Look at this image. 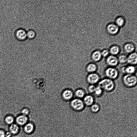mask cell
I'll return each instance as SVG.
<instances>
[{
  "mask_svg": "<svg viewBox=\"0 0 137 137\" xmlns=\"http://www.w3.org/2000/svg\"><path fill=\"white\" fill-rule=\"evenodd\" d=\"M97 85L101 88L104 92L107 93L113 92L116 86L114 81L105 77L101 79Z\"/></svg>",
  "mask_w": 137,
  "mask_h": 137,
  "instance_id": "1",
  "label": "cell"
},
{
  "mask_svg": "<svg viewBox=\"0 0 137 137\" xmlns=\"http://www.w3.org/2000/svg\"><path fill=\"white\" fill-rule=\"evenodd\" d=\"M122 82L126 87L133 88L137 85V77L136 75H124L122 78Z\"/></svg>",
  "mask_w": 137,
  "mask_h": 137,
  "instance_id": "2",
  "label": "cell"
},
{
  "mask_svg": "<svg viewBox=\"0 0 137 137\" xmlns=\"http://www.w3.org/2000/svg\"><path fill=\"white\" fill-rule=\"evenodd\" d=\"M105 77L115 81L118 79L119 72L116 67H107L105 68L104 72Z\"/></svg>",
  "mask_w": 137,
  "mask_h": 137,
  "instance_id": "3",
  "label": "cell"
},
{
  "mask_svg": "<svg viewBox=\"0 0 137 137\" xmlns=\"http://www.w3.org/2000/svg\"><path fill=\"white\" fill-rule=\"evenodd\" d=\"M101 79V76L97 72L88 74L86 77V81L89 85H96Z\"/></svg>",
  "mask_w": 137,
  "mask_h": 137,
  "instance_id": "4",
  "label": "cell"
},
{
  "mask_svg": "<svg viewBox=\"0 0 137 137\" xmlns=\"http://www.w3.org/2000/svg\"><path fill=\"white\" fill-rule=\"evenodd\" d=\"M71 106L73 109L78 111H81L84 109L85 107L82 99L75 98L71 102Z\"/></svg>",
  "mask_w": 137,
  "mask_h": 137,
  "instance_id": "5",
  "label": "cell"
},
{
  "mask_svg": "<svg viewBox=\"0 0 137 137\" xmlns=\"http://www.w3.org/2000/svg\"><path fill=\"white\" fill-rule=\"evenodd\" d=\"M121 70L122 73L124 75H136L137 68L135 66L129 65L122 67Z\"/></svg>",
  "mask_w": 137,
  "mask_h": 137,
  "instance_id": "6",
  "label": "cell"
},
{
  "mask_svg": "<svg viewBox=\"0 0 137 137\" xmlns=\"http://www.w3.org/2000/svg\"><path fill=\"white\" fill-rule=\"evenodd\" d=\"M106 63L108 67H116L119 64L118 58L113 55L110 56L107 58Z\"/></svg>",
  "mask_w": 137,
  "mask_h": 137,
  "instance_id": "7",
  "label": "cell"
},
{
  "mask_svg": "<svg viewBox=\"0 0 137 137\" xmlns=\"http://www.w3.org/2000/svg\"><path fill=\"white\" fill-rule=\"evenodd\" d=\"M82 100L85 107H89L95 103V97L92 94H86Z\"/></svg>",
  "mask_w": 137,
  "mask_h": 137,
  "instance_id": "8",
  "label": "cell"
},
{
  "mask_svg": "<svg viewBox=\"0 0 137 137\" xmlns=\"http://www.w3.org/2000/svg\"><path fill=\"white\" fill-rule=\"evenodd\" d=\"M15 36L17 40L22 41L25 40L27 37V31L23 28H20L17 30Z\"/></svg>",
  "mask_w": 137,
  "mask_h": 137,
  "instance_id": "9",
  "label": "cell"
},
{
  "mask_svg": "<svg viewBox=\"0 0 137 137\" xmlns=\"http://www.w3.org/2000/svg\"><path fill=\"white\" fill-rule=\"evenodd\" d=\"M98 69L97 65L94 63H90L88 64L85 67L86 71L88 74L97 72Z\"/></svg>",
  "mask_w": 137,
  "mask_h": 137,
  "instance_id": "10",
  "label": "cell"
},
{
  "mask_svg": "<svg viewBox=\"0 0 137 137\" xmlns=\"http://www.w3.org/2000/svg\"><path fill=\"white\" fill-rule=\"evenodd\" d=\"M137 63V55L136 53H132L127 57V63L129 65L136 66Z\"/></svg>",
  "mask_w": 137,
  "mask_h": 137,
  "instance_id": "11",
  "label": "cell"
},
{
  "mask_svg": "<svg viewBox=\"0 0 137 137\" xmlns=\"http://www.w3.org/2000/svg\"><path fill=\"white\" fill-rule=\"evenodd\" d=\"M73 92L72 90L66 89L64 90L62 93V96L63 98L67 101L71 99L73 97Z\"/></svg>",
  "mask_w": 137,
  "mask_h": 137,
  "instance_id": "12",
  "label": "cell"
},
{
  "mask_svg": "<svg viewBox=\"0 0 137 137\" xmlns=\"http://www.w3.org/2000/svg\"><path fill=\"white\" fill-rule=\"evenodd\" d=\"M75 94L77 98L82 99L86 95L85 90L82 88H79L76 90Z\"/></svg>",
  "mask_w": 137,
  "mask_h": 137,
  "instance_id": "13",
  "label": "cell"
},
{
  "mask_svg": "<svg viewBox=\"0 0 137 137\" xmlns=\"http://www.w3.org/2000/svg\"><path fill=\"white\" fill-rule=\"evenodd\" d=\"M89 107L90 111L94 114L98 113L101 109L100 105L95 102Z\"/></svg>",
  "mask_w": 137,
  "mask_h": 137,
  "instance_id": "14",
  "label": "cell"
},
{
  "mask_svg": "<svg viewBox=\"0 0 137 137\" xmlns=\"http://www.w3.org/2000/svg\"><path fill=\"white\" fill-rule=\"evenodd\" d=\"M107 30L110 33L115 34L118 32V28L114 24H110L107 27Z\"/></svg>",
  "mask_w": 137,
  "mask_h": 137,
  "instance_id": "15",
  "label": "cell"
},
{
  "mask_svg": "<svg viewBox=\"0 0 137 137\" xmlns=\"http://www.w3.org/2000/svg\"><path fill=\"white\" fill-rule=\"evenodd\" d=\"M16 120L17 123L20 125H23L27 122L28 119L26 116L22 115L17 117Z\"/></svg>",
  "mask_w": 137,
  "mask_h": 137,
  "instance_id": "16",
  "label": "cell"
},
{
  "mask_svg": "<svg viewBox=\"0 0 137 137\" xmlns=\"http://www.w3.org/2000/svg\"><path fill=\"white\" fill-rule=\"evenodd\" d=\"M101 53L100 51H95L92 54V60L95 62H98L101 60L102 57Z\"/></svg>",
  "mask_w": 137,
  "mask_h": 137,
  "instance_id": "17",
  "label": "cell"
},
{
  "mask_svg": "<svg viewBox=\"0 0 137 137\" xmlns=\"http://www.w3.org/2000/svg\"><path fill=\"white\" fill-rule=\"evenodd\" d=\"M104 91L101 88L97 85L94 93L95 96L97 98L101 97L103 94Z\"/></svg>",
  "mask_w": 137,
  "mask_h": 137,
  "instance_id": "18",
  "label": "cell"
},
{
  "mask_svg": "<svg viewBox=\"0 0 137 137\" xmlns=\"http://www.w3.org/2000/svg\"><path fill=\"white\" fill-rule=\"evenodd\" d=\"M27 37L32 40L35 38L36 36V31L33 29H30L27 32Z\"/></svg>",
  "mask_w": 137,
  "mask_h": 137,
  "instance_id": "19",
  "label": "cell"
},
{
  "mask_svg": "<svg viewBox=\"0 0 137 137\" xmlns=\"http://www.w3.org/2000/svg\"><path fill=\"white\" fill-rule=\"evenodd\" d=\"M118 59L119 63L122 65L127 63V57L125 55H121L119 56Z\"/></svg>",
  "mask_w": 137,
  "mask_h": 137,
  "instance_id": "20",
  "label": "cell"
},
{
  "mask_svg": "<svg viewBox=\"0 0 137 137\" xmlns=\"http://www.w3.org/2000/svg\"><path fill=\"white\" fill-rule=\"evenodd\" d=\"M33 125L31 123H29L27 124L24 127V130L26 133H30L32 132L34 129Z\"/></svg>",
  "mask_w": 137,
  "mask_h": 137,
  "instance_id": "21",
  "label": "cell"
},
{
  "mask_svg": "<svg viewBox=\"0 0 137 137\" xmlns=\"http://www.w3.org/2000/svg\"><path fill=\"white\" fill-rule=\"evenodd\" d=\"M19 127L16 124H12L10 127V130L11 133L16 134L18 132L19 130Z\"/></svg>",
  "mask_w": 137,
  "mask_h": 137,
  "instance_id": "22",
  "label": "cell"
},
{
  "mask_svg": "<svg viewBox=\"0 0 137 137\" xmlns=\"http://www.w3.org/2000/svg\"><path fill=\"white\" fill-rule=\"evenodd\" d=\"M96 86L94 85H89L87 87V90L89 94H93Z\"/></svg>",
  "mask_w": 137,
  "mask_h": 137,
  "instance_id": "23",
  "label": "cell"
},
{
  "mask_svg": "<svg viewBox=\"0 0 137 137\" xmlns=\"http://www.w3.org/2000/svg\"><path fill=\"white\" fill-rule=\"evenodd\" d=\"M124 48L126 52L130 53L134 50V47L133 45L131 44H128L125 46Z\"/></svg>",
  "mask_w": 137,
  "mask_h": 137,
  "instance_id": "24",
  "label": "cell"
},
{
  "mask_svg": "<svg viewBox=\"0 0 137 137\" xmlns=\"http://www.w3.org/2000/svg\"><path fill=\"white\" fill-rule=\"evenodd\" d=\"M119 48L117 46H114L111 48L110 49V52L112 54L115 55L117 54L119 52Z\"/></svg>",
  "mask_w": 137,
  "mask_h": 137,
  "instance_id": "25",
  "label": "cell"
},
{
  "mask_svg": "<svg viewBox=\"0 0 137 137\" xmlns=\"http://www.w3.org/2000/svg\"><path fill=\"white\" fill-rule=\"evenodd\" d=\"M5 120L7 123L10 124L13 123L14 119L13 117L11 116H8L6 117Z\"/></svg>",
  "mask_w": 137,
  "mask_h": 137,
  "instance_id": "26",
  "label": "cell"
},
{
  "mask_svg": "<svg viewBox=\"0 0 137 137\" xmlns=\"http://www.w3.org/2000/svg\"><path fill=\"white\" fill-rule=\"evenodd\" d=\"M116 23L118 26H122L123 25L124 23V20L121 18H119L116 20Z\"/></svg>",
  "mask_w": 137,
  "mask_h": 137,
  "instance_id": "27",
  "label": "cell"
},
{
  "mask_svg": "<svg viewBox=\"0 0 137 137\" xmlns=\"http://www.w3.org/2000/svg\"><path fill=\"white\" fill-rule=\"evenodd\" d=\"M29 110L27 108H24L21 111V113L23 115L26 116L29 113Z\"/></svg>",
  "mask_w": 137,
  "mask_h": 137,
  "instance_id": "28",
  "label": "cell"
},
{
  "mask_svg": "<svg viewBox=\"0 0 137 137\" xmlns=\"http://www.w3.org/2000/svg\"><path fill=\"white\" fill-rule=\"evenodd\" d=\"M109 54V51L107 50H105L102 51L101 55L103 57H106Z\"/></svg>",
  "mask_w": 137,
  "mask_h": 137,
  "instance_id": "29",
  "label": "cell"
},
{
  "mask_svg": "<svg viewBox=\"0 0 137 137\" xmlns=\"http://www.w3.org/2000/svg\"><path fill=\"white\" fill-rule=\"evenodd\" d=\"M5 134L4 132L2 130H0V137H5Z\"/></svg>",
  "mask_w": 137,
  "mask_h": 137,
  "instance_id": "30",
  "label": "cell"
},
{
  "mask_svg": "<svg viewBox=\"0 0 137 137\" xmlns=\"http://www.w3.org/2000/svg\"><path fill=\"white\" fill-rule=\"evenodd\" d=\"M11 136V133L9 132H7L5 134V136L6 137H10Z\"/></svg>",
  "mask_w": 137,
  "mask_h": 137,
  "instance_id": "31",
  "label": "cell"
}]
</instances>
